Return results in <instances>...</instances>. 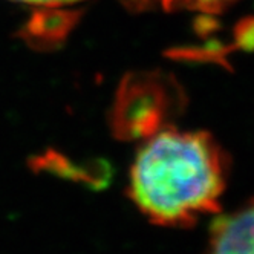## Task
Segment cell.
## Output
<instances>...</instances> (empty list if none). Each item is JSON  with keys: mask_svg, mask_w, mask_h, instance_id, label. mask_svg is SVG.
Masks as SVG:
<instances>
[{"mask_svg": "<svg viewBox=\"0 0 254 254\" xmlns=\"http://www.w3.org/2000/svg\"><path fill=\"white\" fill-rule=\"evenodd\" d=\"M227 176V155L211 133L166 126L139 147L127 194L152 224L186 228L221 211Z\"/></svg>", "mask_w": 254, "mask_h": 254, "instance_id": "1", "label": "cell"}, {"mask_svg": "<svg viewBox=\"0 0 254 254\" xmlns=\"http://www.w3.org/2000/svg\"><path fill=\"white\" fill-rule=\"evenodd\" d=\"M175 81L161 72H133L124 77L111 112L112 132L120 139H146L167 126L181 106Z\"/></svg>", "mask_w": 254, "mask_h": 254, "instance_id": "2", "label": "cell"}, {"mask_svg": "<svg viewBox=\"0 0 254 254\" xmlns=\"http://www.w3.org/2000/svg\"><path fill=\"white\" fill-rule=\"evenodd\" d=\"M207 254H254V199L216 217Z\"/></svg>", "mask_w": 254, "mask_h": 254, "instance_id": "3", "label": "cell"}, {"mask_svg": "<svg viewBox=\"0 0 254 254\" xmlns=\"http://www.w3.org/2000/svg\"><path fill=\"white\" fill-rule=\"evenodd\" d=\"M130 11L141 12L149 9H164V11H196L201 14H219L236 0H120Z\"/></svg>", "mask_w": 254, "mask_h": 254, "instance_id": "4", "label": "cell"}, {"mask_svg": "<svg viewBox=\"0 0 254 254\" xmlns=\"http://www.w3.org/2000/svg\"><path fill=\"white\" fill-rule=\"evenodd\" d=\"M12 2H19L31 6H43L46 9L49 8H62V6H74L87 0H12Z\"/></svg>", "mask_w": 254, "mask_h": 254, "instance_id": "5", "label": "cell"}]
</instances>
